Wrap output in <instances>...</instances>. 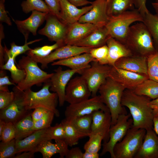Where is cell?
Listing matches in <instances>:
<instances>
[{
	"label": "cell",
	"instance_id": "cell-1",
	"mask_svg": "<svg viewBox=\"0 0 158 158\" xmlns=\"http://www.w3.org/2000/svg\"><path fill=\"white\" fill-rule=\"evenodd\" d=\"M151 100L148 97L138 95L132 90H124L121 104L129 109L132 118L133 128L146 130L153 129L154 116L149 104Z\"/></svg>",
	"mask_w": 158,
	"mask_h": 158
},
{
	"label": "cell",
	"instance_id": "cell-2",
	"mask_svg": "<svg viewBox=\"0 0 158 158\" xmlns=\"http://www.w3.org/2000/svg\"><path fill=\"white\" fill-rule=\"evenodd\" d=\"M124 44L135 55L147 57L157 50L150 32L143 22H138L130 26Z\"/></svg>",
	"mask_w": 158,
	"mask_h": 158
},
{
	"label": "cell",
	"instance_id": "cell-3",
	"mask_svg": "<svg viewBox=\"0 0 158 158\" xmlns=\"http://www.w3.org/2000/svg\"><path fill=\"white\" fill-rule=\"evenodd\" d=\"M126 88L109 77L100 87L98 92L102 102L109 110L111 117V126L115 124L118 116L127 114L121 104L123 93Z\"/></svg>",
	"mask_w": 158,
	"mask_h": 158
},
{
	"label": "cell",
	"instance_id": "cell-4",
	"mask_svg": "<svg viewBox=\"0 0 158 158\" xmlns=\"http://www.w3.org/2000/svg\"><path fill=\"white\" fill-rule=\"evenodd\" d=\"M50 81L44 83L42 88L37 92L29 89L22 92L23 105L28 110L42 107L54 112L59 117V112L56 109L58 101L57 94L49 91Z\"/></svg>",
	"mask_w": 158,
	"mask_h": 158
},
{
	"label": "cell",
	"instance_id": "cell-5",
	"mask_svg": "<svg viewBox=\"0 0 158 158\" xmlns=\"http://www.w3.org/2000/svg\"><path fill=\"white\" fill-rule=\"evenodd\" d=\"M37 63L27 55L23 56L19 60L17 67L25 71L26 76L21 83L13 88V92L24 91L31 89L34 85L40 86L42 83L50 81L53 73H48L43 71L38 67Z\"/></svg>",
	"mask_w": 158,
	"mask_h": 158
},
{
	"label": "cell",
	"instance_id": "cell-6",
	"mask_svg": "<svg viewBox=\"0 0 158 158\" xmlns=\"http://www.w3.org/2000/svg\"><path fill=\"white\" fill-rule=\"evenodd\" d=\"M143 21V16L137 9H133L109 17L106 26L110 37L124 44L131 24L135 22Z\"/></svg>",
	"mask_w": 158,
	"mask_h": 158
},
{
	"label": "cell",
	"instance_id": "cell-7",
	"mask_svg": "<svg viewBox=\"0 0 158 158\" xmlns=\"http://www.w3.org/2000/svg\"><path fill=\"white\" fill-rule=\"evenodd\" d=\"M146 130L132 127L122 140L114 146V158H133L139 150L144 139Z\"/></svg>",
	"mask_w": 158,
	"mask_h": 158
},
{
	"label": "cell",
	"instance_id": "cell-8",
	"mask_svg": "<svg viewBox=\"0 0 158 158\" xmlns=\"http://www.w3.org/2000/svg\"><path fill=\"white\" fill-rule=\"evenodd\" d=\"M130 114L120 115L116 123L111 126L109 131V139L103 142V148L100 155L102 156L108 152L111 158H114L113 149L115 145L121 141L128 130L132 126L133 120L129 119Z\"/></svg>",
	"mask_w": 158,
	"mask_h": 158
},
{
	"label": "cell",
	"instance_id": "cell-9",
	"mask_svg": "<svg viewBox=\"0 0 158 158\" xmlns=\"http://www.w3.org/2000/svg\"><path fill=\"white\" fill-rule=\"evenodd\" d=\"M91 63L90 66L83 70L80 74L86 81L93 97L97 95L100 87L109 77L112 66L101 64L97 61Z\"/></svg>",
	"mask_w": 158,
	"mask_h": 158
},
{
	"label": "cell",
	"instance_id": "cell-10",
	"mask_svg": "<svg viewBox=\"0 0 158 158\" xmlns=\"http://www.w3.org/2000/svg\"><path fill=\"white\" fill-rule=\"evenodd\" d=\"M99 110L109 112L108 108L102 101L99 95H97L79 103L70 104L66 107L65 111V118L69 121L75 118L92 114Z\"/></svg>",
	"mask_w": 158,
	"mask_h": 158
},
{
	"label": "cell",
	"instance_id": "cell-11",
	"mask_svg": "<svg viewBox=\"0 0 158 158\" xmlns=\"http://www.w3.org/2000/svg\"><path fill=\"white\" fill-rule=\"evenodd\" d=\"M92 48L66 44L55 50L49 55L44 57H38L31 54H27L33 60L41 64L42 69L48 67V65L56 60L67 59L84 53H90Z\"/></svg>",
	"mask_w": 158,
	"mask_h": 158
},
{
	"label": "cell",
	"instance_id": "cell-12",
	"mask_svg": "<svg viewBox=\"0 0 158 158\" xmlns=\"http://www.w3.org/2000/svg\"><path fill=\"white\" fill-rule=\"evenodd\" d=\"M45 20V25L38 31V34L47 37L51 41L55 42L62 46L65 45L64 41L68 25L63 22L51 12L47 13Z\"/></svg>",
	"mask_w": 158,
	"mask_h": 158
},
{
	"label": "cell",
	"instance_id": "cell-13",
	"mask_svg": "<svg viewBox=\"0 0 158 158\" xmlns=\"http://www.w3.org/2000/svg\"><path fill=\"white\" fill-rule=\"evenodd\" d=\"M82 70L70 69L63 70L61 67L54 70L55 73H53L50 80L49 90L57 94L60 107L63 106L66 102V89L69 82L75 74H80Z\"/></svg>",
	"mask_w": 158,
	"mask_h": 158
},
{
	"label": "cell",
	"instance_id": "cell-14",
	"mask_svg": "<svg viewBox=\"0 0 158 158\" xmlns=\"http://www.w3.org/2000/svg\"><path fill=\"white\" fill-rule=\"evenodd\" d=\"M91 95L87 83L82 76H77L69 82L65 92V101L70 104L77 103Z\"/></svg>",
	"mask_w": 158,
	"mask_h": 158
},
{
	"label": "cell",
	"instance_id": "cell-15",
	"mask_svg": "<svg viewBox=\"0 0 158 158\" xmlns=\"http://www.w3.org/2000/svg\"><path fill=\"white\" fill-rule=\"evenodd\" d=\"M109 77L124 87L133 90L145 80L148 76L111 66Z\"/></svg>",
	"mask_w": 158,
	"mask_h": 158
},
{
	"label": "cell",
	"instance_id": "cell-16",
	"mask_svg": "<svg viewBox=\"0 0 158 158\" xmlns=\"http://www.w3.org/2000/svg\"><path fill=\"white\" fill-rule=\"evenodd\" d=\"M14 92L15 97L13 102L6 108L0 110V119L14 124L32 111L27 110L23 105L22 92Z\"/></svg>",
	"mask_w": 158,
	"mask_h": 158
},
{
	"label": "cell",
	"instance_id": "cell-17",
	"mask_svg": "<svg viewBox=\"0 0 158 158\" xmlns=\"http://www.w3.org/2000/svg\"><path fill=\"white\" fill-rule=\"evenodd\" d=\"M91 5V9L82 16L78 22L100 27L106 26L109 19L107 13V0H96L92 2Z\"/></svg>",
	"mask_w": 158,
	"mask_h": 158
},
{
	"label": "cell",
	"instance_id": "cell-18",
	"mask_svg": "<svg viewBox=\"0 0 158 158\" xmlns=\"http://www.w3.org/2000/svg\"><path fill=\"white\" fill-rule=\"evenodd\" d=\"M47 13L33 11L30 16L26 19L22 20H14L18 30L24 37L25 43L27 42L30 33L34 36L37 35V30L45 20Z\"/></svg>",
	"mask_w": 158,
	"mask_h": 158
},
{
	"label": "cell",
	"instance_id": "cell-19",
	"mask_svg": "<svg viewBox=\"0 0 158 158\" xmlns=\"http://www.w3.org/2000/svg\"><path fill=\"white\" fill-rule=\"evenodd\" d=\"M111 124V117L109 112L99 110L92 114L90 135L99 133L103 137V142L109 139V131Z\"/></svg>",
	"mask_w": 158,
	"mask_h": 158
},
{
	"label": "cell",
	"instance_id": "cell-20",
	"mask_svg": "<svg viewBox=\"0 0 158 158\" xmlns=\"http://www.w3.org/2000/svg\"><path fill=\"white\" fill-rule=\"evenodd\" d=\"M100 27L91 23L78 22L68 25L64 44L74 45Z\"/></svg>",
	"mask_w": 158,
	"mask_h": 158
},
{
	"label": "cell",
	"instance_id": "cell-21",
	"mask_svg": "<svg viewBox=\"0 0 158 158\" xmlns=\"http://www.w3.org/2000/svg\"><path fill=\"white\" fill-rule=\"evenodd\" d=\"M115 66L148 76L147 57L146 56L133 55L122 57L116 61Z\"/></svg>",
	"mask_w": 158,
	"mask_h": 158
},
{
	"label": "cell",
	"instance_id": "cell-22",
	"mask_svg": "<svg viewBox=\"0 0 158 158\" xmlns=\"http://www.w3.org/2000/svg\"><path fill=\"white\" fill-rule=\"evenodd\" d=\"M60 20L67 25L78 22L81 17L88 12L92 7L91 5L78 8L68 0H60Z\"/></svg>",
	"mask_w": 158,
	"mask_h": 158
},
{
	"label": "cell",
	"instance_id": "cell-23",
	"mask_svg": "<svg viewBox=\"0 0 158 158\" xmlns=\"http://www.w3.org/2000/svg\"><path fill=\"white\" fill-rule=\"evenodd\" d=\"M135 158H158V135L153 129L146 130L143 142Z\"/></svg>",
	"mask_w": 158,
	"mask_h": 158
},
{
	"label": "cell",
	"instance_id": "cell-24",
	"mask_svg": "<svg viewBox=\"0 0 158 158\" xmlns=\"http://www.w3.org/2000/svg\"><path fill=\"white\" fill-rule=\"evenodd\" d=\"M55 142V143H53L50 141H43L33 150L35 152L41 153L43 158H50L56 154H59L60 158H64L69 150L68 146L64 140Z\"/></svg>",
	"mask_w": 158,
	"mask_h": 158
},
{
	"label": "cell",
	"instance_id": "cell-25",
	"mask_svg": "<svg viewBox=\"0 0 158 158\" xmlns=\"http://www.w3.org/2000/svg\"><path fill=\"white\" fill-rule=\"evenodd\" d=\"M106 45L108 49V64L111 66H115L116 61L121 58L133 55L131 50L125 44L112 37L109 38Z\"/></svg>",
	"mask_w": 158,
	"mask_h": 158
},
{
	"label": "cell",
	"instance_id": "cell-26",
	"mask_svg": "<svg viewBox=\"0 0 158 158\" xmlns=\"http://www.w3.org/2000/svg\"><path fill=\"white\" fill-rule=\"evenodd\" d=\"M110 37L106 26L101 27L74 45L92 48H97L106 44Z\"/></svg>",
	"mask_w": 158,
	"mask_h": 158
},
{
	"label": "cell",
	"instance_id": "cell-27",
	"mask_svg": "<svg viewBox=\"0 0 158 158\" xmlns=\"http://www.w3.org/2000/svg\"><path fill=\"white\" fill-rule=\"evenodd\" d=\"M96 61L90 53H86L70 58L54 61L52 66L61 65L73 70H83L89 67L91 62Z\"/></svg>",
	"mask_w": 158,
	"mask_h": 158
},
{
	"label": "cell",
	"instance_id": "cell-28",
	"mask_svg": "<svg viewBox=\"0 0 158 158\" xmlns=\"http://www.w3.org/2000/svg\"><path fill=\"white\" fill-rule=\"evenodd\" d=\"M47 128L35 131L24 139L16 140L17 153L33 150L42 141L49 140L46 134Z\"/></svg>",
	"mask_w": 158,
	"mask_h": 158
},
{
	"label": "cell",
	"instance_id": "cell-29",
	"mask_svg": "<svg viewBox=\"0 0 158 158\" xmlns=\"http://www.w3.org/2000/svg\"><path fill=\"white\" fill-rule=\"evenodd\" d=\"M107 13L109 17L119 15L133 9V0H107Z\"/></svg>",
	"mask_w": 158,
	"mask_h": 158
},
{
	"label": "cell",
	"instance_id": "cell-30",
	"mask_svg": "<svg viewBox=\"0 0 158 158\" xmlns=\"http://www.w3.org/2000/svg\"><path fill=\"white\" fill-rule=\"evenodd\" d=\"M31 114L28 115L14 124L16 130L15 138L16 140L24 139L35 131L33 129L34 122Z\"/></svg>",
	"mask_w": 158,
	"mask_h": 158
},
{
	"label": "cell",
	"instance_id": "cell-31",
	"mask_svg": "<svg viewBox=\"0 0 158 158\" xmlns=\"http://www.w3.org/2000/svg\"><path fill=\"white\" fill-rule=\"evenodd\" d=\"M61 122L63 126L65 131L64 140L68 146L72 147L76 145L80 139L88 136L78 131L65 118Z\"/></svg>",
	"mask_w": 158,
	"mask_h": 158
},
{
	"label": "cell",
	"instance_id": "cell-32",
	"mask_svg": "<svg viewBox=\"0 0 158 158\" xmlns=\"http://www.w3.org/2000/svg\"><path fill=\"white\" fill-rule=\"evenodd\" d=\"M132 90L138 95L154 99L158 97V82L148 79Z\"/></svg>",
	"mask_w": 158,
	"mask_h": 158
},
{
	"label": "cell",
	"instance_id": "cell-33",
	"mask_svg": "<svg viewBox=\"0 0 158 158\" xmlns=\"http://www.w3.org/2000/svg\"><path fill=\"white\" fill-rule=\"evenodd\" d=\"M15 62L13 58L9 57L5 63L0 67L1 70L9 71L11 74L12 82L18 84L24 80L26 73L24 69H20L16 66Z\"/></svg>",
	"mask_w": 158,
	"mask_h": 158
},
{
	"label": "cell",
	"instance_id": "cell-34",
	"mask_svg": "<svg viewBox=\"0 0 158 158\" xmlns=\"http://www.w3.org/2000/svg\"><path fill=\"white\" fill-rule=\"evenodd\" d=\"M92 114L78 117L68 121L79 132L89 137L91 133Z\"/></svg>",
	"mask_w": 158,
	"mask_h": 158
},
{
	"label": "cell",
	"instance_id": "cell-35",
	"mask_svg": "<svg viewBox=\"0 0 158 158\" xmlns=\"http://www.w3.org/2000/svg\"><path fill=\"white\" fill-rule=\"evenodd\" d=\"M41 40V39H39L27 42L25 43L22 46L17 45L14 42H13L11 44V48L10 49H8L5 45L4 47V61L6 62L9 57L13 58L16 61V58L17 56L24 53L32 49L29 47L28 45Z\"/></svg>",
	"mask_w": 158,
	"mask_h": 158
},
{
	"label": "cell",
	"instance_id": "cell-36",
	"mask_svg": "<svg viewBox=\"0 0 158 158\" xmlns=\"http://www.w3.org/2000/svg\"><path fill=\"white\" fill-rule=\"evenodd\" d=\"M143 22L149 30L154 44L158 49V16L149 12L143 16Z\"/></svg>",
	"mask_w": 158,
	"mask_h": 158
},
{
	"label": "cell",
	"instance_id": "cell-37",
	"mask_svg": "<svg viewBox=\"0 0 158 158\" xmlns=\"http://www.w3.org/2000/svg\"><path fill=\"white\" fill-rule=\"evenodd\" d=\"M23 11L28 13L33 11L44 12H51L46 3L42 0H26L23 1L21 4Z\"/></svg>",
	"mask_w": 158,
	"mask_h": 158
},
{
	"label": "cell",
	"instance_id": "cell-38",
	"mask_svg": "<svg viewBox=\"0 0 158 158\" xmlns=\"http://www.w3.org/2000/svg\"><path fill=\"white\" fill-rule=\"evenodd\" d=\"M147 57L149 78L158 82V50Z\"/></svg>",
	"mask_w": 158,
	"mask_h": 158
},
{
	"label": "cell",
	"instance_id": "cell-39",
	"mask_svg": "<svg viewBox=\"0 0 158 158\" xmlns=\"http://www.w3.org/2000/svg\"><path fill=\"white\" fill-rule=\"evenodd\" d=\"M17 153L15 139L0 143V158H13Z\"/></svg>",
	"mask_w": 158,
	"mask_h": 158
},
{
	"label": "cell",
	"instance_id": "cell-40",
	"mask_svg": "<svg viewBox=\"0 0 158 158\" xmlns=\"http://www.w3.org/2000/svg\"><path fill=\"white\" fill-rule=\"evenodd\" d=\"M89 140L85 144V151L97 153L100 150L103 137L100 134L97 133L90 135Z\"/></svg>",
	"mask_w": 158,
	"mask_h": 158
},
{
	"label": "cell",
	"instance_id": "cell-41",
	"mask_svg": "<svg viewBox=\"0 0 158 158\" xmlns=\"http://www.w3.org/2000/svg\"><path fill=\"white\" fill-rule=\"evenodd\" d=\"M108 49L106 44L96 48H92L90 53L92 57L102 64H108Z\"/></svg>",
	"mask_w": 158,
	"mask_h": 158
},
{
	"label": "cell",
	"instance_id": "cell-42",
	"mask_svg": "<svg viewBox=\"0 0 158 158\" xmlns=\"http://www.w3.org/2000/svg\"><path fill=\"white\" fill-rule=\"evenodd\" d=\"M46 134L49 141L54 140L55 142L64 140L65 131L63 126L61 122L57 123L53 126L47 128Z\"/></svg>",
	"mask_w": 158,
	"mask_h": 158
},
{
	"label": "cell",
	"instance_id": "cell-43",
	"mask_svg": "<svg viewBox=\"0 0 158 158\" xmlns=\"http://www.w3.org/2000/svg\"><path fill=\"white\" fill-rule=\"evenodd\" d=\"M62 46L59 44L56 43L51 45H44L31 49L27 51L26 54H31L38 57H44L50 54L54 50Z\"/></svg>",
	"mask_w": 158,
	"mask_h": 158
},
{
	"label": "cell",
	"instance_id": "cell-44",
	"mask_svg": "<svg viewBox=\"0 0 158 158\" xmlns=\"http://www.w3.org/2000/svg\"><path fill=\"white\" fill-rule=\"evenodd\" d=\"M54 116V112L49 111L41 118L34 122V130L35 131L50 127Z\"/></svg>",
	"mask_w": 158,
	"mask_h": 158
},
{
	"label": "cell",
	"instance_id": "cell-45",
	"mask_svg": "<svg viewBox=\"0 0 158 158\" xmlns=\"http://www.w3.org/2000/svg\"><path fill=\"white\" fill-rule=\"evenodd\" d=\"M16 130L15 125L11 122L6 123L5 127L0 135V140L6 142L15 139Z\"/></svg>",
	"mask_w": 158,
	"mask_h": 158
},
{
	"label": "cell",
	"instance_id": "cell-46",
	"mask_svg": "<svg viewBox=\"0 0 158 158\" xmlns=\"http://www.w3.org/2000/svg\"><path fill=\"white\" fill-rule=\"evenodd\" d=\"M15 95L13 91H4L0 90V109H5L13 102Z\"/></svg>",
	"mask_w": 158,
	"mask_h": 158
},
{
	"label": "cell",
	"instance_id": "cell-47",
	"mask_svg": "<svg viewBox=\"0 0 158 158\" xmlns=\"http://www.w3.org/2000/svg\"><path fill=\"white\" fill-rule=\"evenodd\" d=\"M51 13L56 15L60 20L59 0H44Z\"/></svg>",
	"mask_w": 158,
	"mask_h": 158
},
{
	"label": "cell",
	"instance_id": "cell-48",
	"mask_svg": "<svg viewBox=\"0 0 158 158\" xmlns=\"http://www.w3.org/2000/svg\"><path fill=\"white\" fill-rule=\"evenodd\" d=\"M5 0H0V23H4L8 25L11 26L12 22L7 15L5 7Z\"/></svg>",
	"mask_w": 158,
	"mask_h": 158
},
{
	"label": "cell",
	"instance_id": "cell-49",
	"mask_svg": "<svg viewBox=\"0 0 158 158\" xmlns=\"http://www.w3.org/2000/svg\"><path fill=\"white\" fill-rule=\"evenodd\" d=\"M147 0H133L134 6L143 16L150 12L146 6Z\"/></svg>",
	"mask_w": 158,
	"mask_h": 158
},
{
	"label": "cell",
	"instance_id": "cell-50",
	"mask_svg": "<svg viewBox=\"0 0 158 158\" xmlns=\"http://www.w3.org/2000/svg\"><path fill=\"white\" fill-rule=\"evenodd\" d=\"M49 110L42 107H38L34 109L31 114L33 122L40 120L43 117Z\"/></svg>",
	"mask_w": 158,
	"mask_h": 158
},
{
	"label": "cell",
	"instance_id": "cell-51",
	"mask_svg": "<svg viewBox=\"0 0 158 158\" xmlns=\"http://www.w3.org/2000/svg\"><path fill=\"white\" fill-rule=\"evenodd\" d=\"M83 153L79 147H76L69 149L65 157L66 158H82Z\"/></svg>",
	"mask_w": 158,
	"mask_h": 158
},
{
	"label": "cell",
	"instance_id": "cell-52",
	"mask_svg": "<svg viewBox=\"0 0 158 158\" xmlns=\"http://www.w3.org/2000/svg\"><path fill=\"white\" fill-rule=\"evenodd\" d=\"M149 104L153 110L154 116L158 115V97L152 100H151Z\"/></svg>",
	"mask_w": 158,
	"mask_h": 158
},
{
	"label": "cell",
	"instance_id": "cell-53",
	"mask_svg": "<svg viewBox=\"0 0 158 158\" xmlns=\"http://www.w3.org/2000/svg\"><path fill=\"white\" fill-rule=\"evenodd\" d=\"M71 3L76 7L81 6L89 4H91L92 2L87 0H68Z\"/></svg>",
	"mask_w": 158,
	"mask_h": 158
},
{
	"label": "cell",
	"instance_id": "cell-54",
	"mask_svg": "<svg viewBox=\"0 0 158 158\" xmlns=\"http://www.w3.org/2000/svg\"><path fill=\"white\" fill-rule=\"evenodd\" d=\"M35 152L34 150L24 152L22 153L15 156L14 158H32L34 157Z\"/></svg>",
	"mask_w": 158,
	"mask_h": 158
},
{
	"label": "cell",
	"instance_id": "cell-55",
	"mask_svg": "<svg viewBox=\"0 0 158 158\" xmlns=\"http://www.w3.org/2000/svg\"><path fill=\"white\" fill-rule=\"evenodd\" d=\"M4 37V36L0 35V67L4 64V49L1 44L2 40Z\"/></svg>",
	"mask_w": 158,
	"mask_h": 158
},
{
	"label": "cell",
	"instance_id": "cell-56",
	"mask_svg": "<svg viewBox=\"0 0 158 158\" xmlns=\"http://www.w3.org/2000/svg\"><path fill=\"white\" fill-rule=\"evenodd\" d=\"M16 85L15 83L11 82L9 80L8 76L5 75L0 77V86L4 85Z\"/></svg>",
	"mask_w": 158,
	"mask_h": 158
},
{
	"label": "cell",
	"instance_id": "cell-57",
	"mask_svg": "<svg viewBox=\"0 0 158 158\" xmlns=\"http://www.w3.org/2000/svg\"><path fill=\"white\" fill-rule=\"evenodd\" d=\"M99 154L98 153H95L85 151L83 153L82 158H98Z\"/></svg>",
	"mask_w": 158,
	"mask_h": 158
},
{
	"label": "cell",
	"instance_id": "cell-58",
	"mask_svg": "<svg viewBox=\"0 0 158 158\" xmlns=\"http://www.w3.org/2000/svg\"><path fill=\"white\" fill-rule=\"evenodd\" d=\"M153 130L158 135V115L154 116L153 119Z\"/></svg>",
	"mask_w": 158,
	"mask_h": 158
},
{
	"label": "cell",
	"instance_id": "cell-59",
	"mask_svg": "<svg viewBox=\"0 0 158 158\" xmlns=\"http://www.w3.org/2000/svg\"><path fill=\"white\" fill-rule=\"evenodd\" d=\"M6 123L4 121L0 119V135L4 128Z\"/></svg>",
	"mask_w": 158,
	"mask_h": 158
},
{
	"label": "cell",
	"instance_id": "cell-60",
	"mask_svg": "<svg viewBox=\"0 0 158 158\" xmlns=\"http://www.w3.org/2000/svg\"><path fill=\"white\" fill-rule=\"evenodd\" d=\"M152 5L154 9L156 14L158 16V1H156L152 3Z\"/></svg>",
	"mask_w": 158,
	"mask_h": 158
},
{
	"label": "cell",
	"instance_id": "cell-61",
	"mask_svg": "<svg viewBox=\"0 0 158 158\" xmlns=\"http://www.w3.org/2000/svg\"><path fill=\"white\" fill-rule=\"evenodd\" d=\"M0 90L4 91H9L7 85L0 86Z\"/></svg>",
	"mask_w": 158,
	"mask_h": 158
},
{
	"label": "cell",
	"instance_id": "cell-62",
	"mask_svg": "<svg viewBox=\"0 0 158 158\" xmlns=\"http://www.w3.org/2000/svg\"><path fill=\"white\" fill-rule=\"evenodd\" d=\"M156 1H158V0H156Z\"/></svg>",
	"mask_w": 158,
	"mask_h": 158
},
{
	"label": "cell",
	"instance_id": "cell-63",
	"mask_svg": "<svg viewBox=\"0 0 158 158\" xmlns=\"http://www.w3.org/2000/svg\"><path fill=\"white\" fill-rule=\"evenodd\" d=\"M60 0H59V1H60Z\"/></svg>",
	"mask_w": 158,
	"mask_h": 158
}]
</instances>
